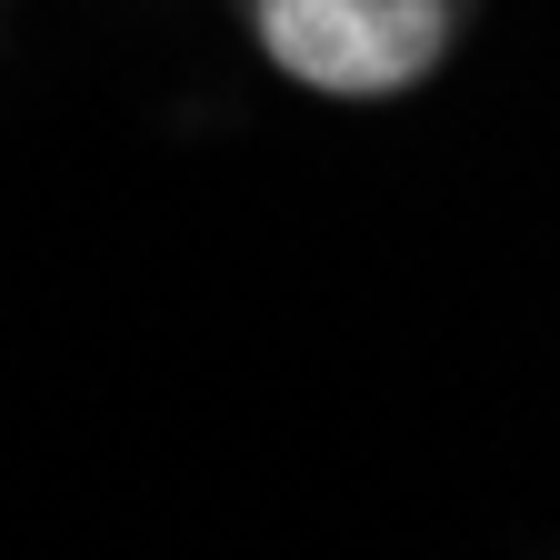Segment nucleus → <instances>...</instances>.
Instances as JSON below:
<instances>
[{
  "instance_id": "nucleus-1",
  "label": "nucleus",
  "mask_w": 560,
  "mask_h": 560,
  "mask_svg": "<svg viewBox=\"0 0 560 560\" xmlns=\"http://www.w3.org/2000/svg\"><path fill=\"white\" fill-rule=\"evenodd\" d=\"M451 0H250V40L320 101H400L451 60Z\"/></svg>"
}]
</instances>
